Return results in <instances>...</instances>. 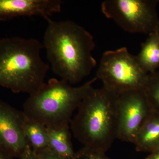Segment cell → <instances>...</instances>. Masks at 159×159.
I'll list each match as a JSON object with an SVG mask.
<instances>
[{
  "label": "cell",
  "instance_id": "obj_1",
  "mask_svg": "<svg viewBox=\"0 0 159 159\" xmlns=\"http://www.w3.org/2000/svg\"><path fill=\"white\" fill-rule=\"evenodd\" d=\"M46 20L43 45L52 71L70 84L80 82L97 66L93 37L73 21Z\"/></svg>",
  "mask_w": 159,
  "mask_h": 159
},
{
  "label": "cell",
  "instance_id": "obj_2",
  "mask_svg": "<svg viewBox=\"0 0 159 159\" xmlns=\"http://www.w3.org/2000/svg\"><path fill=\"white\" fill-rule=\"evenodd\" d=\"M43 43L35 39L0 40V87L15 93L36 92L45 83L50 66L41 57Z\"/></svg>",
  "mask_w": 159,
  "mask_h": 159
},
{
  "label": "cell",
  "instance_id": "obj_3",
  "mask_svg": "<svg viewBox=\"0 0 159 159\" xmlns=\"http://www.w3.org/2000/svg\"><path fill=\"white\" fill-rule=\"evenodd\" d=\"M119 95L102 86L93 88L81 101L70 126L84 147L106 153L117 139Z\"/></svg>",
  "mask_w": 159,
  "mask_h": 159
},
{
  "label": "cell",
  "instance_id": "obj_4",
  "mask_svg": "<svg viewBox=\"0 0 159 159\" xmlns=\"http://www.w3.org/2000/svg\"><path fill=\"white\" fill-rule=\"evenodd\" d=\"M97 80L95 77L75 87L63 80L51 78L29 95L23 106V113L46 127L70 125L74 111Z\"/></svg>",
  "mask_w": 159,
  "mask_h": 159
},
{
  "label": "cell",
  "instance_id": "obj_5",
  "mask_svg": "<svg viewBox=\"0 0 159 159\" xmlns=\"http://www.w3.org/2000/svg\"><path fill=\"white\" fill-rule=\"evenodd\" d=\"M148 74L139 66L136 56L125 47L102 54L96 76L103 86L118 95L143 89Z\"/></svg>",
  "mask_w": 159,
  "mask_h": 159
},
{
  "label": "cell",
  "instance_id": "obj_6",
  "mask_svg": "<svg viewBox=\"0 0 159 159\" xmlns=\"http://www.w3.org/2000/svg\"><path fill=\"white\" fill-rule=\"evenodd\" d=\"M157 0H106L102 13L121 29L132 33L149 34L159 25Z\"/></svg>",
  "mask_w": 159,
  "mask_h": 159
},
{
  "label": "cell",
  "instance_id": "obj_7",
  "mask_svg": "<svg viewBox=\"0 0 159 159\" xmlns=\"http://www.w3.org/2000/svg\"><path fill=\"white\" fill-rule=\"evenodd\" d=\"M152 111L143 89L119 95L117 139L133 143L139 129Z\"/></svg>",
  "mask_w": 159,
  "mask_h": 159
},
{
  "label": "cell",
  "instance_id": "obj_8",
  "mask_svg": "<svg viewBox=\"0 0 159 159\" xmlns=\"http://www.w3.org/2000/svg\"><path fill=\"white\" fill-rule=\"evenodd\" d=\"M25 115L0 99V148L13 157L21 156L29 145L24 133Z\"/></svg>",
  "mask_w": 159,
  "mask_h": 159
},
{
  "label": "cell",
  "instance_id": "obj_9",
  "mask_svg": "<svg viewBox=\"0 0 159 159\" xmlns=\"http://www.w3.org/2000/svg\"><path fill=\"white\" fill-rule=\"evenodd\" d=\"M62 3L60 0H0V21L32 16L47 20L61 11Z\"/></svg>",
  "mask_w": 159,
  "mask_h": 159
},
{
  "label": "cell",
  "instance_id": "obj_10",
  "mask_svg": "<svg viewBox=\"0 0 159 159\" xmlns=\"http://www.w3.org/2000/svg\"><path fill=\"white\" fill-rule=\"evenodd\" d=\"M133 144L138 152L149 153L159 148V113L152 111L137 134Z\"/></svg>",
  "mask_w": 159,
  "mask_h": 159
},
{
  "label": "cell",
  "instance_id": "obj_11",
  "mask_svg": "<svg viewBox=\"0 0 159 159\" xmlns=\"http://www.w3.org/2000/svg\"><path fill=\"white\" fill-rule=\"evenodd\" d=\"M70 125L46 127L48 136V147L58 154L74 159Z\"/></svg>",
  "mask_w": 159,
  "mask_h": 159
},
{
  "label": "cell",
  "instance_id": "obj_12",
  "mask_svg": "<svg viewBox=\"0 0 159 159\" xmlns=\"http://www.w3.org/2000/svg\"><path fill=\"white\" fill-rule=\"evenodd\" d=\"M142 70L148 74L157 71L159 67V34L152 32L145 43L142 44L140 53L136 56Z\"/></svg>",
  "mask_w": 159,
  "mask_h": 159
},
{
  "label": "cell",
  "instance_id": "obj_13",
  "mask_svg": "<svg viewBox=\"0 0 159 159\" xmlns=\"http://www.w3.org/2000/svg\"><path fill=\"white\" fill-rule=\"evenodd\" d=\"M23 128L26 139L34 152L48 147V133L44 125L25 115Z\"/></svg>",
  "mask_w": 159,
  "mask_h": 159
},
{
  "label": "cell",
  "instance_id": "obj_14",
  "mask_svg": "<svg viewBox=\"0 0 159 159\" xmlns=\"http://www.w3.org/2000/svg\"><path fill=\"white\" fill-rule=\"evenodd\" d=\"M143 90L152 110L159 113V72L148 74Z\"/></svg>",
  "mask_w": 159,
  "mask_h": 159
},
{
  "label": "cell",
  "instance_id": "obj_15",
  "mask_svg": "<svg viewBox=\"0 0 159 159\" xmlns=\"http://www.w3.org/2000/svg\"><path fill=\"white\" fill-rule=\"evenodd\" d=\"M74 159H112L106 155L104 152L92 148L84 147L77 153Z\"/></svg>",
  "mask_w": 159,
  "mask_h": 159
},
{
  "label": "cell",
  "instance_id": "obj_16",
  "mask_svg": "<svg viewBox=\"0 0 159 159\" xmlns=\"http://www.w3.org/2000/svg\"><path fill=\"white\" fill-rule=\"evenodd\" d=\"M34 153L36 159H74L61 156L48 147Z\"/></svg>",
  "mask_w": 159,
  "mask_h": 159
},
{
  "label": "cell",
  "instance_id": "obj_17",
  "mask_svg": "<svg viewBox=\"0 0 159 159\" xmlns=\"http://www.w3.org/2000/svg\"><path fill=\"white\" fill-rule=\"evenodd\" d=\"M20 158L21 159H36L34 152L29 145L27 146Z\"/></svg>",
  "mask_w": 159,
  "mask_h": 159
},
{
  "label": "cell",
  "instance_id": "obj_18",
  "mask_svg": "<svg viewBox=\"0 0 159 159\" xmlns=\"http://www.w3.org/2000/svg\"><path fill=\"white\" fill-rule=\"evenodd\" d=\"M145 159H159V148L150 152Z\"/></svg>",
  "mask_w": 159,
  "mask_h": 159
},
{
  "label": "cell",
  "instance_id": "obj_19",
  "mask_svg": "<svg viewBox=\"0 0 159 159\" xmlns=\"http://www.w3.org/2000/svg\"><path fill=\"white\" fill-rule=\"evenodd\" d=\"M13 157L0 148V159H12Z\"/></svg>",
  "mask_w": 159,
  "mask_h": 159
},
{
  "label": "cell",
  "instance_id": "obj_20",
  "mask_svg": "<svg viewBox=\"0 0 159 159\" xmlns=\"http://www.w3.org/2000/svg\"><path fill=\"white\" fill-rule=\"evenodd\" d=\"M157 31L158 33V34H159V25L158 26V27L157 29Z\"/></svg>",
  "mask_w": 159,
  "mask_h": 159
}]
</instances>
